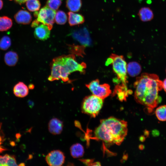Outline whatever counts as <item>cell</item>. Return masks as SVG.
Returning <instances> with one entry per match:
<instances>
[{
    "instance_id": "d4e9b609",
    "label": "cell",
    "mask_w": 166,
    "mask_h": 166,
    "mask_svg": "<svg viewBox=\"0 0 166 166\" xmlns=\"http://www.w3.org/2000/svg\"><path fill=\"white\" fill-rule=\"evenodd\" d=\"M67 16L63 11L58 10L55 14V20L56 23L59 25L65 24L67 21Z\"/></svg>"
},
{
    "instance_id": "f546056e",
    "label": "cell",
    "mask_w": 166,
    "mask_h": 166,
    "mask_svg": "<svg viewBox=\"0 0 166 166\" xmlns=\"http://www.w3.org/2000/svg\"><path fill=\"white\" fill-rule=\"evenodd\" d=\"M2 123H0V131L2 126ZM3 139L0 133V153L2 152L3 151L7 150L6 149L2 147L1 145L2 143Z\"/></svg>"
},
{
    "instance_id": "2e32d148",
    "label": "cell",
    "mask_w": 166,
    "mask_h": 166,
    "mask_svg": "<svg viewBox=\"0 0 166 166\" xmlns=\"http://www.w3.org/2000/svg\"><path fill=\"white\" fill-rule=\"evenodd\" d=\"M138 15L140 20L144 22L151 21L154 16L151 10L149 8L146 7L141 8L138 12Z\"/></svg>"
},
{
    "instance_id": "ffe728a7",
    "label": "cell",
    "mask_w": 166,
    "mask_h": 166,
    "mask_svg": "<svg viewBox=\"0 0 166 166\" xmlns=\"http://www.w3.org/2000/svg\"><path fill=\"white\" fill-rule=\"evenodd\" d=\"M141 70L140 65L136 62H130L127 66V72L132 77H135L139 75Z\"/></svg>"
},
{
    "instance_id": "6da1fadb",
    "label": "cell",
    "mask_w": 166,
    "mask_h": 166,
    "mask_svg": "<svg viewBox=\"0 0 166 166\" xmlns=\"http://www.w3.org/2000/svg\"><path fill=\"white\" fill-rule=\"evenodd\" d=\"M162 82L156 74H142L134 84L136 101L152 112L161 100L158 93L163 89Z\"/></svg>"
},
{
    "instance_id": "4316f807",
    "label": "cell",
    "mask_w": 166,
    "mask_h": 166,
    "mask_svg": "<svg viewBox=\"0 0 166 166\" xmlns=\"http://www.w3.org/2000/svg\"><path fill=\"white\" fill-rule=\"evenodd\" d=\"M61 3V0H47L46 5L56 11L58 10Z\"/></svg>"
},
{
    "instance_id": "277c9868",
    "label": "cell",
    "mask_w": 166,
    "mask_h": 166,
    "mask_svg": "<svg viewBox=\"0 0 166 166\" xmlns=\"http://www.w3.org/2000/svg\"><path fill=\"white\" fill-rule=\"evenodd\" d=\"M114 72L122 83L126 85L127 81V64L124 57L112 54L109 57Z\"/></svg>"
},
{
    "instance_id": "e575fe53",
    "label": "cell",
    "mask_w": 166,
    "mask_h": 166,
    "mask_svg": "<svg viewBox=\"0 0 166 166\" xmlns=\"http://www.w3.org/2000/svg\"></svg>"
},
{
    "instance_id": "5bb4252c",
    "label": "cell",
    "mask_w": 166,
    "mask_h": 166,
    "mask_svg": "<svg viewBox=\"0 0 166 166\" xmlns=\"http://www.w3.org/2000/svg\"><path fill=\"white\" fill-rule=\"evenodd\" d=\"M13 91L15 96L20 98L26 96L29 92L28 86L22 81H19L16 83L14 86Z\"/></svg>"
},
{
    "instance_id": "e0dca14e",
    "label": "cell",
    "mask_w": 166,
    "mask_h": 166,
    "mask_svg": "<svg viewBox=\"0 0 166 166\" xmlns=\"http://www.w3.org/2000/svg\"><path fill=\"white\" fill-rule=\"evenodd\" d=\"M69 23L70 26H74L81 24L85 22L84 16L79 14L74 13L72 12H68Z\"/></svg>"
},
{
    "instance_id": "836d02e7",
    "label": "cell",
    "mask_w": 166,
    "mask_h": 166,
    "mask_svg": "<svg viewBox=\"0 0 166 166\" xmlns=\"http://www.w3.org/2000/svg\"><path fill=\"white\" fill-rule=\"evenodd\" d=\"M18 165H19V166L24 165V163H21L20 164Z\"/></svg>"
},
{
    "instance_id": "7a4b0ae2",
    "label": "cell",
    "mask_w": 166,
    "mask_h": 166,
    "mask_svg": "<svg viewBox=\"0 0 166 166\" xmlns=\"http://www.w3.org/2000/svg\"><path fill=\"white\" fill-rule=\"evenodd\" d=\"M128 131L127 122L113 117L101 121L94 131L95 137L106 143L120 144Z\"/></svg>"
},
{
    "instance_id": "8992f818",
    "label": "cell",
    "mask_w": 166,
    "mask_h": 166,
    "mask_svg": "<svg viewBox=\"0 0 166 166\" xmlns=\"http://www.w3.org/2000/svg\"><path fill=\"white\" fill-rule=\"evenodd\" d=\"M86 86L93 95L103 99L107 97L111 93L109 85L106 83L100 84L98 79L91 81L86 84Z\"/></svg>"
},
{
    "instance_id": "4fadbf2b",
    "label": "cell",
    "mask_w": 166,
    "mask_h": 166,
    "mask_svg": "<svg viewBox=\"0 0 166 166\" xmlns=\"http://www.w3.org/2000/svg\"><path fill=\"white\" fill-rule=\"evenodd\" d=\"M14 18L18 24H29L32 21V17L30 13L25 10H20L14 15Z\"/></svg>"
},
{
    "instance_id": "9a60e30c",
    "label": "cell",
    "mask_w": 166,
    "mask_h": 166,
    "mask_svg": "<svg viewBox=\"0 0 166 166\" xmlns=\"http://www.w3.org/2000/svg\"><path fill=\"white\" fill-rule=\"evenodd\" d=\"M18 55L15 52L10 51L7 52L4 56V61L7 65L14 66L17 64L18 60Z\"/></svg>"
},
{
    "instance_id": "484cf974",
    "label": "cell",
    "mask_w": 166,
    "mask_h": 166,
    "mask_svg": "<svg viewBox=\"0 0 166 166\" xmlns=\"http://www.w3.org/2000/svg\"><path fill=\"white\" fill-rule=\"evenodd\" d=\"M11 40L7 36H3L0 40V49L2 50L8 49L11 46Z\"/></svg>"
},
{
    "instance_id": "83f0119b",
    "label": "cell",
    "mask_w": 166,
    "mask_h": 166,
    "mask_svg": "<svg viewBox=\"0 0 166 166\" xmlns=\"http://www.w3.org/2000/svg\"><path fill=\"white\" fill-rule=\"evenodd\" d=\"M15 156L13 155H9V159L6 164L7 166H17Z\"/></svg>"
},
{
    "instance_id": "30bf717a",
    "label": "cell",
    "mask_w": 166,
    "mask_h": 166,
    "mask_svg": "<svg viewBox=\"0 0 166 166\" xmlns=\"http://www.w3.org/2000/svg\"><path fill=\"white\" fill-rule=\"evenodd\" d=\"M65 156L61 151L54 150L49 153L45 160L48 165L51 166H61L64 163Z\"/></svg>"
},
{
    "instance_id": "8fae6325",
    "label": "cell",
    "mask_w": 166,
    "mask_h": 166,
    "mask_svg": "<svg viewBox=\"0 0 166 166\" xmlns=\"http://www.w3.org/2000/svg\"><path fill=\"white\" fill-rule=\"evenodd\" d=\"M50 30L46 25L44 24L39 25L35 28L34 36L38 40L43 41L46 40L49 37Z\"/></svg>"
},
{
    "instance_id": "d6986e66",
    "label": "cell",
    "mask_w": 166,
    "mask_h": 166,
    "mask_svg": "<svg viewBox=\"0 0 166 166\" xmlns=\"http://www.w3.org/2000/svg\"><path fill=\"white\" fill-rule=\"evenodd\" d=\"M70 150L71 156L74 158L82 157L84 153L83 147L79 143L72 145L70 148Z\"/></svg>"
},
{
    "instance_id": "9c48e42d",
    "label": "cell",
    "mask_w": 166,
    "mask_h": 166,
    "mask_svg": "<svg viewBox=\"0 0 166 166\" xmlns=\"http://www.w3.org/2000/svg\"><path fill=\"white\" fill-rule=\"evenodd\" d=\"M70 35L76 41L85 47L91 45L89 33L85 28H78L72 30Z\"/></svg>"
},
{
    "instance_id": "1f68e13d",
    "label": "cell",
    "mask_w": 166,
    "mask_h": 166,
    "mask_svg": "<svg viewBox=\"0 0 166 166\" xmlns=\"http://www.w3.org/2000/svg\"><path fill=\"white\" fill-rule=\"evenodd\" d=\"M162 87L164 91L166 92V78L162 82Z\"/></svg>"
},
{
    "instance_id": "cb8c5ba5",
    "label": "cell",
    "mask_w": 166,
    "mask_h": 166,
    "mask_svg": "<svg viewBox=\"0 0 166 166\" xmlns=\"http://www.w3.org/2000/svg\"><path fill=\"white\" fill-rule=\"evenodd\" d=\"M156 116L160 121H166V105H161L157 108L155 111Z\"/></svg>"
},
{
    "instance_id": "ba28073f",
    "label": "cell",
    "mask_w": 166,
    "mask_h": 166,
    "mask_svg": "<svg viewBox=\"0 0 166 166\" xmlns=\"http://www.w3.org/2000/svg\"><path fill=\"white\" fill-rule=\"evenodd\" d=\"M61 62L65 65L71 73L75 71L84 73L86 65L84 63L77 62L73 55H68L59 57Z\"/></svg>"
},
{
    "instance_id": "ac0fdd59",
    "label": "cell",
    "mask_w": 166,
    "mask_h": 166,
    "mask_svg": "<svg viewBox=\"0 0 166 166\" xmlns=\"http://www.w3.org/2000/svg\"><path fill=\"white\" fill-rule=\"evenodd\" d=\"M126 85L122 83L121 85L116 86L114 90V93L117 94L120 101L125 100L127 95L130 91L128 90Z\"/></svg>"
},
{
    "instance_id": "f1b7e54d",
    "label": "cell",
    "mask_w": 166,
    "mask_h": 166,
    "mask_svg": "<svg viewBox=\"0 0 166 166\" xmlns=\"http://www.w3.org/2000/svg\"><path fill=\"white\" fill-rule=\"evenodd\" d=\"M9 155L6 154L3 156H0V166H6Z\"/></svg>"
},
{
    "instance_id": "7402d4cb",
    "label": "cell",
    "mask_w": 166,
    "mask_h": 166,
    "mask_svg": "<svg viewBox=\"0 0 166 166\" xmlns=\"http://www.w3.org/2000/svg\"><path fill=\"white\" fill-rule=\"evenodd\" d=\"M12 25V21L10 18L6 16L0 17V31L7 30L11 28Z\"/></svg>"
},
{
    "instance_id": "52a82bcc",
    "label": "cell",
    "mask_w": 166,
    "mask_h": 166,
    "mask_svg": "<svg viewBox=\"0 0 166 166\" xmlns=\"http://www.w3.org/2000/svg\"><path fill=\"white\" fill-rule=\"evenodd\" d=\"M55 14V11L46 5L37 12L35 20L39 24L41 23L46 25L50 30L53 26Z\"/></svg>"
},
{
    "instance_id": "44dd1931",
    "label": "cell",
    "mask_w": 166,
    "mask_h": 166,
    "mask_svg": "<svg viewBox=\"0 0 166 166\" xmlns=\"http://www.w3.org/2000/svg\"><path fill=\"white\" fill-rule=\"evenodd\" d=\"M82 6L81 0H66V6L70 11L73 12L78 11Z\"/></svg>"
},
{
    "instance_id": "d6a6232c",
    "label": "cell",
    "mask_w": 166,
    "mask_h": 166,
    "mask_svg": "<svg viewBox=\"0 0 166 166\" xmlns=\"http://www.w3.org/2000/svg\"><path fill=\"white\" fill-rule=\"evenodd\" d=\"M3 6V2L2 0H0V10L2 9Z\"/></svg>"
},
{
    "instance_id": "3957f363",
    "label": "cell",
    "mask_w": 166,
    "mask_h": 166,
    "mask_svg": "<svg viewBox=\"0 0 166 166\" xmlns=\"http://www.w3.org/2000/svg\"><path fill=\"white\" fill-rule=\"evenodd\" d=\"M103 100L93 95L86 97L82 103V112L92 117H96L102 108Z\"/></svg>"
},
{
    "instance_id": "7c38bea8",
    "label": "cell",
    "mask_w": 166,
    "mask_h": 166,
    "mask_svg": "<svg viewBox=\"0 0 166 166\" xmlns=\"http://www.w3.org/2000/svg\"><path fill=\"white\" fill-rule=\"evenodd\" d=\"M63 127L62 121L57 118L52 119L48 123V128L49 131L53 135L60 134L62 131Z\"/></svg>"
},
{
    "instance_id": "603a6c76",
    "label": "cell",
    "mask_w": 166,
    "mask_h": 166,
    "mask_svg": "<svg viewBox=\"0 0 166 166\" xmlns=\"http://www.w3.org/2000/svg\"><path fill=\"white\" fill-rule=\"evenodd\" d=\"M26 2V7L30 11H37L40 8L41 4L39 0H27Z\"/></svg>"
},
{
    "instance_id": "4dcf8cb0",
    "label": "cell",
    "mask_w": 166,
    "mask_h": 166,
    "mask_svg": "<svg viewBox=\"0 0 166 166\" xmlns=\"http://www.w3.org/2000/svg\"><path fill=\"white\" fill-rule=\"evenodd\" d=\"M14 1L17 3L21 5L22 4L26 2L27 0H14Z\"/></svg>"
},
{
    "instance_id": "5b68a950",
    "label": "cell",
    "mask_w": 166,
    "mask_h": 166,
    "mask_svg": "<svg viewBox=\"0 0 166 166\" xmlns=\"http://www.w3.org/2000/svg\"><path fill=\"white\" fill-rule=\"evenodd\" d=\"M70 74L57 57L55 58L52 63L51 74L48 78L49 81L61 80L64 82H69Z\"/></svg>"
}]
</instances>
